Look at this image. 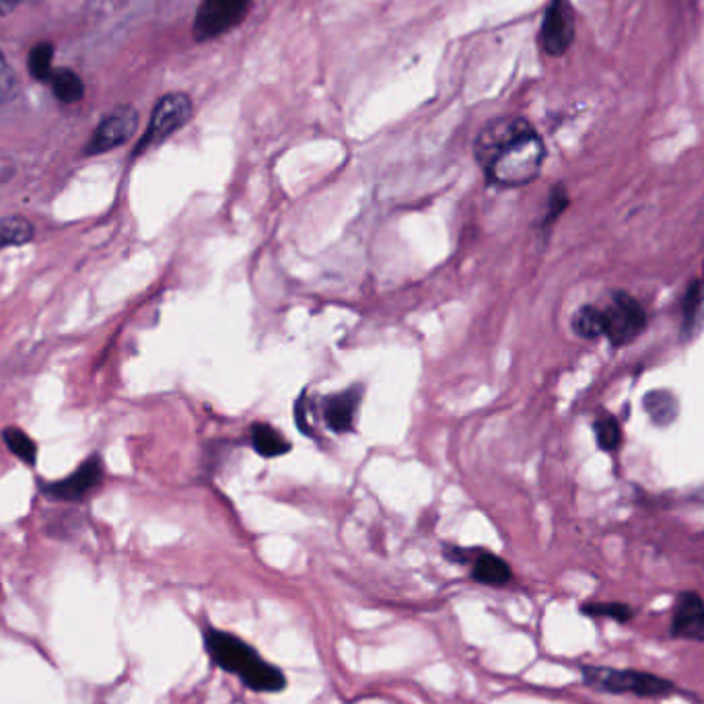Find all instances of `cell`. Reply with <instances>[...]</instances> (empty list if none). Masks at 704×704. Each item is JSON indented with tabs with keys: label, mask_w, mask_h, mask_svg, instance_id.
Returning <instances> with one entry per match:
<instances>
[{
	"label": "cell",
	"mask_w": 704,
	"mask_h": 704,
	"mask_svg": "<svg viewBox=\"0 0 704 704\" xmlns=\"http://www.w3.org/2000/svg\"><path fill=\"white\" fill-rule=\"evenodd\" d=\"M205 650L210 662L221 667L222 672L239 677L241 684L251 692L278 694L287 686V677L277 665L266 662L258 651L239 636L207 626Z\"/></svg>",
	"instance_id": "cell-1"
},
{
	"label": "cell",
	"mask_w": 704,
	"mask_h": 704,
	"mask_svg": "<svg viewBox=\"0 0 704 704\" xmlns=\"http://www.w3.org/2000/svg\"><path fill=\"white\" fill-rule=\"evenodd\" d=\"M546 159L544 140L532 125L507 140L484 167L486 178L503 188H519L536 180Z\"/></svg>",
	"instance_id": "cell-2"
},
{
	"label": "cell",
	"mask_w": 704,
	"mask_h": 704,
	"mask_svg": "<svg viewBox=\"0 0 704 704\" xmlns=\"http://www.w3.org/2000/svg\"><path fill=\"white\" fill-rule=\"evenodd\" d=\"M583 682L595 691L612 694H635L643 698H662L676 692V686L665 677L653 676L635 670H614V667H583Z\"/></svg>",
	"instance_id": "cell-3"
},
{
	"label": "cell",
	"mask_w": 704,
	"mask_h": 704,
	"mask_svg": "<svg viewBox=\"0 0 704 704\" xmlns=\"http://www.w3.org/2000/svg\"><path fill=\"white\" fill-rule=\"evenodd\" d=\"M604 314V336L614 346H626L647 328V314L643 305L633 295L616 290L612 292L608 305L602 307Z\"/></svg>",
	"instance_id": "cell-4"
},
{
	"label": "cell",
	"mask_w": 704,
	"mask_h": 704,
	"mask_svg": "<svg viewBox=\"0 0 704 704\" xmlns=\"http://www.w3.org/2000/svg\"><path fill=\"white\" fill-rule=\"evenodd\" d=\"M192 99L186 93H167L161 97L152 110L151 122L145 137L140 139L135 155L139 157L152 147L161 145L171 135H176L181 126L188 125V120L192 118Z\"/></svg>",
	"instance_id": "cell-5"
},
{
	"label": "cell",
	"mask_w": 704,
	"mask_h": 704,
	"mask_svg": "<svg viewBox=\"0 0 704 704\" xmlns=\"http://www.w3.org/2000/svg\"><path fill=\"white\" fill-rule=\"evenodd\" d=\"M251 0H202L194 19V38L198 42L215 40L239 26Z\"/></svg>",
	"instance_id": "cell-6"
},
{
	"label": "cell",
	"mask_w": 704,
	"mask_h": 704,
	"mask_svg": "<svg viewBox=\"0 0 704 704\" xmlns=\"http://www.w3.org/2000/svg\"><path fill=\"white\" fill-rule=\"evenodd\" d=\"M137 128H139V111L132 106H120L111 110L91 135V139L85 147V155L93 157V155H103L111 149L122 147L135 137Z\"/></svg>",
	"instance_id": "cell-7"
},
{
	"label": "cell",
	"mask_w": 704,
	"mask_h": 704,
	"mask_svg": "<svg viewBox=\"0 0 704 704\" xmlns=\"http://www.w3.org/2000/svg\"><path fill=\"white\" fill-rule=\"evenodd\" d=\"M575 40V11L571 0H551L544 23L539 31V42L544 52L563 56Z\"/></svg>",
	"instance_id": "cell-8"
},
{
	"label": "cell",
	"mask_w": 704,
	"mask_h": 704,
	"mask_svg": "<svg viewBox=\"0 0 704 704\" xmlns=\"http://www.w3.org/2000/svg\"><path fill=\"white\" fill-rule=\"evenodd\" d=\"M103 480V462L101 457L91 456L85 459L79 468L69 474L62 480L48 484L46 493L56 500H67V503H79L83 500L91 490H96L97 486Z\"/></svg>",
	"instance_id": "cell-9"
},
{
	"label": "cell",
	"mask_w": 704,
	"mask_h": 704,
	"mask_svg": "<svg viewBox=\"0 0 704 704\" xmlns=\"http://www.w3.org/2000/svg\"><path fill=\"white\" fill-rule=\"evenodd\" d=\"M527 126H529L527 120L515 118V116L490 120L488 125L484 126L480 135L476 137V142H474V157H476L478 166L483 167V169L488 166V161L495 157V152L507 140H512L515 135H519Z\"/></svg>",
	"instance_id": "cell-10"
},
{
	"label": "cell",
	"mask_w": 704,
	"mask_h": 704,
	"mask_svg": "<svg viewBox=\"0 0 704 704\" xmlns=\"http://www.w3.org/2000/svg\"><path fill=\"white\" fill-rule=\"evenodd\" d=\"M360 398H363V387H348L340 394L328 396L321 404V416H324L326 427L338 435L350 433L359 413Z\"/></svg>",
	"instance_id": "cell-11"
},
{
	"label": "cell",
	"mask_w": 704,
	"mask_h": 704,
	"mask_svg": "<svg viewBox=\"0 0 704 704\" xmlns=\"http://www.w3.org/2000/svg\"><path fill=\"white\" fill-rule=\"evenodd\" d=\"M672 635L684 641H704V602L694 592L677 595Z\"/></svg>",
	"instance_id": "cell-12"
},
{
	"label": "cell",
	"mask_w": 704,
	"mask_h": 704,
	"mask_svg": "<svg viewBox=\"0 0 704 704\" xmlns=\"http://www.w3.org/2000/svg\"><path fill=\"white\" fill-rule=\"evenodd\" d=\"M472 579L486 587H505L513 579L512 566L493 553L474 554Z\"/></svg>",
	"instance_id": "cell-13"
},
{
	"label": "cell",
	"mask_w": 704,
	"mask_h": 704,
	"mask_svg": "<svg viewBox=\"0 0 704 704\" xmlns=\"http://www.w3.org/2000/svg\"><path fill=\"white\" fill-rule=\"evenodd\" d=\"M251 445L262 457L287 456L290 452V443L280 435V430L266 423H256L251 427Z\"/></svg>",
	"instance_id": "cell-14"
},
{
	"label": "cell",
	"mask_w": 704,
	"mask_h": 704,
	"mask_svg": "<svg viewBox=\"0 0 704 704\" xmlns=\"http://www.w3.org/2000/svg\"><path fill=\"white\" fill-rule=\"evenodd\" d=\"M50 89L54 93L56 99L65 106H72V103H79L85 97V83L83 79L70 69H54L52 77H50Z\"/></svg>",
	"instance_id": "cell-15"
},
{
	"label": "cell",
	"mask_w": 704,
	"mask_h": 704,
	"mask_svg": "<svg viewBox=\"0 0 704 704\" xmlns=\"http://www.w3.org/2000/svg\"><path fill=\"white\" fill-rule=\"evenodd\" d=\"M573 331L583 340H597L604 336V314L602 307L595 305H583L577 309L571 321Z\"/></svg>",
	"instance_id": "cell-16"
},
{
	"label": "cell",
	"mask_w": 704,
	"mask_h": 704,
	"mask_svg": "<svg viewBox=\"0 0 704 704\" xmlns=\"http://www.w3.org/2000/svg\"><path fill=\"white\" fill-rule=\"evenodd\" d=\"M28 70L36 81L48 83L54 72V46L50 42L36 43L29 50Z\"/></svg>",
	"instance_id": "cell-17"
},
{
	"label": "cell",
	"mask_w": 704,
	"mask_h": 704,
	"mask_svg": "<svg viewBox=\"0 0 704 704\" xmlns=\"http://www.w3.org/2000/svg\"><path fill=\"white\" fill-rule=\"evenodd\" d=\"M33 239V225L23 217H7L0 221V249L26 246Z\"/></svg>",
	"instance_id": "cell-18"
},
{
	"label": "cell",
	"mask_w": 704,
	"mask_h": 704,
	"mask_svg": "<svg viewBox=\"0 0 704 704\" xmlns=\"http://www.w3.org/2000/svg\"><path fill=\"white\" fill-rule=\"evenodd\" d=\"M645 408L657 425H670L676 420L677 400L665 389L651 391L650 396L645 398Z\"/></svg>",
	"instance_id": "cell-19"
},
{
	"label": "cell",
	"mask_w": 704,
	"mask_h": 704,
	"mask_svg": "<svg viewBox=\"0 0 704 704\" xmlns=\"http://www.w3.org/2000/svg\"><path fill=\"white\" fill-rule=\"evenodd\" d=\"M2 439L7 443L9 452H11L13 456L19 457L23 464L33 466V464L38 462V445H36V442H33L31 437H28L21 428H4V430H2Z\"/></svg>",
	"instance_id": "cell-20"
},
{
	"label": "cell",
	"mask_w": 704,
	"mask_h": 704,
	"mask_svg": "<svg viewBox=\"0 0 704 704\" xmlns=\"http://www.w3.org/2000/svg\"><path fill=\"white\" fill-rule=\"evenodd\" d=\"M704 316V289L701 282H694L684 305V334H692L696 326H701Z\"/></svg>",
	"instance_id": "cell-21"
},
{
	"label": "cell",
	"mask_w": 704,
	"mask_h": 704,
	"mask_svg": "<svg viewBox=\"0 0 704 704\" xmlns=\"http://www.w3.org/2000/svg\"><path fill=\"white\" fill-rule=\"evenodd\" d=\"M595 439L604 452H616L621 447L622 430L614 416H602L594 425Z\"/></svg>",
	"instance_id": "cell-22"
},
{
	"label": "cell",
	"mask_w": 704,
	"mask_h": 704,
	"mask_svg": "<svg viewBox=\"0 0 704 704\" xmlns=\"http://www.w3.org/2000/svg\"><path fill=\"white\" fill-rule=\"evenodd\" d=\"M581 612L585 614V616H594V618H612V621L616 622H628L633 618V609L631 606H626V604H614V602H609V604H585Z\"/></svg>",
	"instance_id": "cell-23"
},
{
	"label": "cell",
	"mask_w": 704,
	"mask_h": 704,
	"mask_svg": "<svg viewBox=\"0 0 704 704\" xmlns=\"http://www.w3.org/2000/svg\"><path fill=\"white\" fill-rule=\"evenodd\" d=\"M19 91V81H17V75L11 69L7 56L2 54L0 50V106H7L11 103Z\"/></svg>",
	"instance_id": "cell-24"
},
{
	"label": "cell",
	"mask_w": 704,
	"mask_h": 704,
	"mask_svg": "<svg viewBox=\"0 0 704 704\" xmlns=\"http://www.w3.org/2000/svg\"><path fill=\"white\" fill-rule=\"evenodd\" d=\"M566 207H568V196H566L565 188H563V186H554L551 200H548V212H546V217H544V222L551 225V222L556 221Z\"/></svg>",
	"instance_id": "cell-25"
},
{
	"label": "cell",
	"mask_w": 704,
	"mask_h": 704,
	"mask_svg": "<svg viewBox=\"0 0 704 704\" xmlns=\"http://www.w3.org/2000/svg\"><path fill=\"white\" fill-rule=\"evenodd\" d=\"M19 2H21V0H0V17L13 13L14 9L19 7Z\"/></svg>",
	"instance_id": "cell-26"
}]
</instances>
